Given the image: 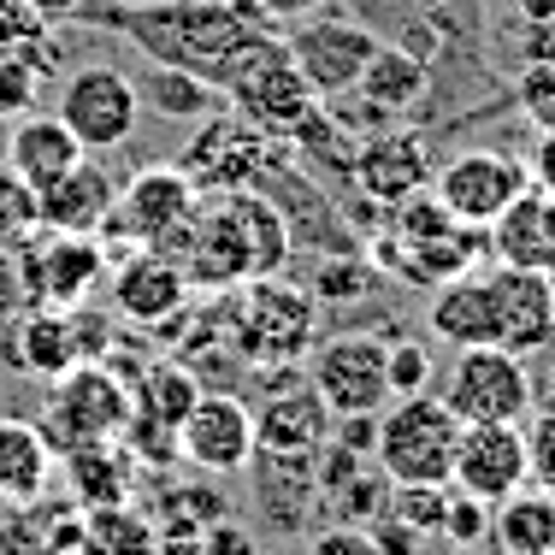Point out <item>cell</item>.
<instances>
[{"label": "cell", "instance_id": "3", "mask_svg": "<svg viewBox=\"0 0 555 555\" xmlns=\"http://www.w3.org/2000/svg\"><path fill=\"white\" fill-rule=\"evenodd\" d=\"M224 332L248 366H289L320 343V301H313V289L284 284L278 272L255 278L224 301Z\"/></svg>", "mask_w": 555, "mask_h": 555}, {"label": "cell", "instance_id": "2", "mask_svg": "<svg viewBox=\"0 0 555 555\" xmlns=\"http://www.w3.org/2000/svg\"><path fill=\"white\" fill-rule=\"evenodd\" d=\"M289 243H296V231L267 190H219L202 195V207H195L178 267L190 289H243L284 267Z\"/></svg>", "mask_w": 555, "mask_h": 555}, {"label": "cell", "instance_id": "15", "mask_svg": "<svg viewBox=\"0 0 555 555\" xmlns=\"http://www.w3.org/2000/svg\"><path fill=\"white\" fill-rule=\"evenodd\" d=\"M178 455L190 467L214 473V479L243 473L255 461V414H248V402L231 390H202L178 426Z\"/></svg>", "mask_w": 555, "mask_h": 555}, {"label": "cell", "instance_id": "42", "mask_svg": "<svg viewBox=\"0 0 555 555\" xmlns=\"http://www.w3.org/2000/svg\"><path fill=\"white\" fill-rule=\"evenodd\" d=\"M202 555H255V538H248L243 526H231V520H214L202 532Z\"/></svg>", "mask_w": 555, "mask_h": 555}, {"label": "cell", "instance_id": "28", "mask_svg": "<svg viewBox=\"0 0 555 555\" xmlns=\"http://www.w3.org/2000/svg\"><path fill=\"white\" fill-rule=\"evenodd\" d=\"M195 396H202V385H195L190 366H183V361H154L149 373L137 378V390H130V414L160 420V426L178 431L183 414L195 408Z\"/></svg>", "mask_w": 555, "mask_h": 555}, {"label": "cell", "instance_id": "41", "mask_svg": "<svg viewBox=\"0 0 555 555\" xmlns=\"http://www.w3.org/2000/svg\"><path fill=\"white\" fill-rule=\"evenodd\" d=\"M520 60H526V65H555V18H526V30H520Z\"/></svg>", "mask_w": 555, "mask_h": 555}, {"label": "cell", "instance_id": "37", "mask_svg": "<svg viewBox=\"0 0 555 555\" xmlns=\"http://www.w3.org/2000/svg\"><path fill=\"white\" fill-rule=\"evenodd\" d=\"M30 313V284H24V255L18 243L0 248V320H18Z\"/></svg>", "mask_w": 555, "mask_h": 555}, {"label": "cell", "instance_id": "6", "mask_svg": "<svg viewBox=\"0 0 555 555\" xmlns=\"http://www.w3.org/2000/svg\"><path fill=\"white\" fill-rule=\"evenodd\" d=\"M532 366L526 354L479 343V349H455L443 373V408L461 426H520L532 414Z\"/></svg>", "mask_w": 555, "mask_h": 555}, {"label": "cell", "instance_id": "24", "mask_svg": "<svg viewBox=\"0 0 555 555\" xmlns=\"http://www.w3.org/2000/svg\"><path fill=\"white\" fill-rule=\"evenodd\" d=\"M354 95H361L373 113H390V118L414 113L420 101L431 95V60L420 54V48H396V42H385V48L373 54V65L361 72Z\"/></svg>", "mask_w": 555, "mask_h": 555}, {"label": "cell", "instance_id": "46", "mask_svg": "<svg viewBox=\"0 0 555 555\" xmlns=\"http://www.w3.org/2000/svg\"><path fill=\"white\" fill-rule=\"evenodd\" d=\"M520 18H555V0H514Z\"/></svg>", "mask_w": 555, "mask_h": 555}, {"label": "cell", "instance_id": "48", "mask_svg": "<svg viewBox=\"0 0 555 555\" xmlns=\"http://www.w3.org/2000/svg\"><path fill=\"white\" fill-rule=\"evenodd\" d=\"M0 7H7V0H0Z\"/></svg>", "mask_w": 555, "mask_h": 555}, {"label": "cell", "instance_id": "39", "mask_svg": "<svg viewBox=\"0 0 555 555\" xmlns=\"http://www.w3.org/2000/svg\"><path fill=\"white\" fill-rule=\"evenodd\" d=\"M308 555H385V550L373 544L366 526H325V532L308 544Z\"/></svg>", "mask_w": 555, "mask_h": 555}, {"label": "cell", "instance_id": "25", "mask_svg": "<svg viewBox=\"0 0 555 555\" xmlns=\"http://www.w3.org/2000/svg\"><path fill=\"white\" fill-rule=\"evenodd\" d=\"M426 325L449 349H479V343H491V289H485V278L461 272L449 284H438V296L426 308Z\"/></svg>", "mask_w": 555, "mask_h": 555}, {"label": "cell", "instance_id": "47", "mask_svg": "<svg viewBox=\"0 0 555 555\" xmlns=\"http://www.w3.org/2000/svg\"><path fill=\"white\" fill-rule=\"evenodd\" d=\"M431 7H443V12H479L485 0H431Z\"/></svg>", "mask_w": 555, "mask_h": 555}, {"label": "cell", "instance_id": "8", "mask_svg": "<svg viewBox=\"0 0 555 555\" xmlns=\"http://www.w3.org/2000/svg\"><path fill=\"white\" fill-rule=\"evenodd\" d=\"M308 385L337 420L378 414L390 402V343L373 332H332L308 349Z\"/></svg>", "mask_w": 555, "mask_h": 555}, {"label": "cell", "instance_id": "29", "mask_svg": "<svg viewBox=\"0 0 555 555\" xmlns=\"http://www.w3.org/2000/svg\"><path fill=\"white\" fill-rule=\"evenodd\" d=\"M502 520H496V538L508 555H550L555 550V496L544 491H514L508 502H496Z\"/></svg>", "mask_w": 555, "mask_h": 555}, {"label": "cell", "instance_id": "10", "mask_svg": "<svg viewBox=\"0 0 555 555\" xmlns=\"http://www.w3.org/2000/svg\"><path fill=\"white\" fill-rule=\"evenodd\" d=\"M130 420V390L118 385V378L107 373V366L95 361H77L65 378H54V402H48V443L60 449H83V443H107L125 431Z\"/></svg>", "mask_w": 555, "mask_h": 555}, {"label": "cell", "instance_id": "12", "mask_svg": "<svg viewBox=\"0 0 555 555\" xmlns=\"http://www.w3.org/2000/svg\"><path fill=\"white\" fill-rule=\"evenodd\" d=\"M526 160L508 149H467L455 154V160H443L438 171H431V195L455 214L461 224H491L508 214V202L526 190Z\"/></svg>", "mask_w": 555, "mask_h": 555}, {"label": "cell", "instance_id": "38", "mask_svg": "<svg viewBox=\"0 0 555 555\" xmlns=\"http://www.w3.org/2000/svg\"><path fill=\"white\" fill-rule=\"evenodd\" d=\"M443 538H455V544H479L485 538V502L449 491V514H443Z\"/></svg>", "mask_w": 555, "mask_h": 555}, {"label": "cell", "instance_id": "40", "mask_svg": "<svg viewBox=\"0 0 555 555\" xmlns=\"http://www.w3.org/2000/svg\"><path fill=\"white\" fill-rule=\"evenodd\" d=\"M366 532H373V544L385 550V555H420V532H414V526H402L396 514H378Z\"/></svg>", "mask_w": 555, "mask_h": 555}, {"label": "cell", "instance_id": "32", "mask_svg": "<svg viewBox=\"0 0 555 555\" xmlns=\"http://www.w3.org/2000/svg\"><path fill=\"white\" fill-rule=\"evenodd\" d=\"M385 514H396L402 526H414L420 538L443 532V514H449V485H396Z\"/></svg>", "mask_w": 555, "mask_h": 555}, {"label": "cell", "instance_id": "26", "mask_svg": "<svg viewBox=\"0 0 555 555\" xmlns=\"http://www.w3.org/2000/svg\"><path fill=\"white\" fill-rule=\"evenodd\" d=\"M12 361L24 373L42 378H65L77 366V337H72V313L65 308H30L12 325Z\"/></svg>", "mask_w": 555, "mask_h": 555}, {"label": "cell", "instance_id": "4", "mask_svg": "<svg viewBox=\"0 0 555 555\" xmlns=\"http://www.w3.org/2000/svg\"><path fill=\"white\" fill-rule=\"evenodd\" d=\"M219 95L231 101L236 118H248V125H255L260 137H272V142L296 137V130L320 113V95H313L308 77L296 72V60H289V48H284L278 30L255 36V42L236 54V65L219 83Z\"/></svg>", "mask_w": 555, "mask_h": 555}, {"label": "cell", "instance_id": "20", "mask_svg": "<svg viewBox=\"0 0 555 555\" xmlns=\"http://www.w3.org/2000/svg\"><path fill=\"white\" fill-rule=\"evenodd\" d=\"M118 207V178L101 166V154H83L54 190H42V231L95 236Z\"/></svg>", "mask_w": 555, "mask_h": 555}, {"label": "cell", "instance_id": "18", "mask_svg": "<svg viewBox=\"0 0 555 555\" xmlns=\"http://www.w3.org/2000/svg\"><path fill=\"white\" fill-rule=\"evenodd\" d=\"M190 301H195L190 278H183V267L171 255H160V248H130L113 267V313L130 325H166V320H178Z\"/></svg>", "mask_w": 555, "mask_h": 555}, {"label": "cell", "instance_id": "30", "mask_svg": "<svg viewBox=\"0 0 555 555\" xmlns=\"http://www.w3.org/2000/svg\"><path fill=\"white\" fill-rule=\"evenodd\" d=\"M137 89H142V107H154L166 118H207V113H219V101H224L214 83H202V77H190V72H171V65H154Z\"/></svg>", "mask_w": 555, "mask_h": 555}, {"label": "cell", "instance_id": "1", "mask_svg": "<svg viewBox=\"0 0 555 555\" xmlns=\"http://www.w3.org/2000/svg\"><path fill=\"white\" fill-rule=\"evenodd\" d=\"M77 18H95L107 30L130 36L154 65H171V72H190L202 83H224V72L236 65L255 36L278 30L255 0H118L113 12H77Z\"/></svg>", "mask_w": 555, "mask_h": 555}, {"label": "cell", "instance_id": "36", "mask_svg": "<svg viewBox=\"0 0 555 555\" xmlns=\"http://www.w3.org/2000/svg\"><path fill=\"white\" fill-rule=\"evenodd\" d=\"M366 284H373V272H366L361 260H325L320 284H313V301H354Z\"/></svg>", "mask_w": 555, "mask_h": 555}, {"label": "cell", "instance_id": "45", "mask_svg": "<svg viewBox=\"0 0 555 555\" xmlns=\"http://www.w3.org/2000/svg\"><path fill=\"white\" fill-rule=\"evenodd\" d=\"M18 7H30L42 24H65V18H77V12L89 7V0H18Z\"/></svg>", "mask_w": 555, "mask_h": 555}, {"label": "cell", "instance_id": "19", "mask_svg": "<svg viewBox=\"0 0 555 555\" xmlns=\"http://www.w3.org/2000/svg\"><path fill=\"white\" fill-rule=\"evenodd\" d=\"M349 178L366 202L396 207V202H408V195L431 190V149L414 130H378V137H366L361 149H354Z\"/></svg>", "mask_w": 555, "mask_h": 555}, {"label": "cell", "instance_id": "44", "mask_svg": "<svg viewBox=\"0 0 555 555\" xmlns=\"http://www.w3.org/2000/svg\"><path fill=\"white\" fill-rule=\"evenodd\" d=\"M260 12H267L272 24H296V18H313V12H325L332 0H255Z\"/></svg>", "mask_w": 555, "mask_h": 555}, {"label": "cell", "instance_id": "31", "mask_svg": "<svg viewBox=\"0 0 555 555\" xmlns=\"http://www.w3.org/2000/svg\"><path fill=\"white\" fill-rule=\"evenodd\" d=\"M36 224H42V195H36L12 166H0V248L24 243Z\"/></svg>", "mask_w": 555, "mask_h": 555}, {"label": "cell", "instance_id": "27", "mask_svg": "<svg viewBox=\"0 0 555 555\" xmlns=\"http://www.w3.org/2000/svg\"><path fill=\"white\" fill-rule=\"evenodd\" d=\"M65 473L77 485V502L83 508H118L137 485V461L125 455L113 438L107 443H83V449H65Z\"/></svg>", "mask_w": 555, "mask_h": 555}, {"label": "cell", "instance_id": "33", "mask_svg": "<svg viewBox=\"0 0 555 555\" xmlns=\"http://www.w3.org/2000/svg\"><path fill=\"white\" fill-rule=\"evenodd\" d=\"M514 107L532 130H550L555 125V65H526L520 83H514Z\"/></svg>", "mask_w": 555, "mask_h": 555}, {"label": "cell", "instance_id": "11", "mask_svg": "<svg viewBox=\"0 0 555 555\" xmlns=\"http://www.w3.org/2000/svg\"><path fill=\"white\" fill-rule=\"evenodd\" d=\"M267 171H272V137H260V130L236 113H207L202 130L183 142V178L202 195L260 190Z\"/></svg>", "mask_w": 555, "mask_h": 555}, {"label": "cell", "instance_id": "17", "mask_svg": "<svg viewBox=\"0 0 555 555\" xmlns=\"http://www.w3.org/2000/svg\"><path fill=\"white\" fill-rule=\"evenodd\" d=\"M248 414H255V455H284V461L325 455L332 426H337V414L320 402L313 385H278Z\"/></svg>", "mask_w": 555, "mask_h": 555}, {"label": "cell", "instance_id": "16", "mask_svg": "<svg viewBox=\"0 0 555 555\" xmlns=\"http://www.w3.org/2000/svg\"><path fill=\"white\" fill-rule=\"evenodd\" d=\"M485 289H491V343L496 349L538 354L555 343V278L496 267V272H485Z\"/></svg>", "mask_w": 555, "mask_h": 555}, {"label": "cell", "instance_id": "7", "mask_svg": "<svg viewBox=\"0 0 555 555\" xmlns=\"http://www.w3.org/2000/svg\"><path fill=\"white\" fill-rule=\"evenodd\" d=\"M289 60H296V72L308 77V89L320 101H343L354 95V83H361V72L373 65V54L385 48V36L366 30L361 18H343V12H313V18H296L284 36Z\"/></svg>", "mask_w": 555, "mask_h": 555}, {"label": "cell", "instance_id": "5", "mask_svg": "<svg viewBox=\"0 0 555 555\" xmlns=\"http://www.w3.org/2000/svg\"><path fill=\"white\" fill-rule=\"evenodd\" d=\"M455 443H461V420L443 408V396L414 390V396H390L378 408L373 461L390 485H449Z\"/></svg>", "mask_w": 555, "mask_h": 555}, {"label": "cell", "instance_id": "23", "mask_svg": "<svg viewBox=\"0 0 555 555\" xmlns=\"http://www.w3.org/2000/svg\"><path fill=\"white\" fill-rule=\"evenodd\" d=\"M60 449L48 443V431L36 420H0V502L24 508V502H42L54 485Z\"/></svg>", "mask_w": 555, "mask_h": 555}, {"label": "cell", "instance_id": "43", "mask_svg": "<svg viewBox=\"0 0 555 555\" xmlns=\"http://www.w3.org/2000/svg\"><path fill=\"white\" fill-rule=\"evenodd\" d=\"M526 178H532L538 190H550V195H555V125H550V130H538L532 154H526Z\"/></svg>", "mask_w": 555, "mask_h": 555}, {"label": "cell", "instance_id": "22", "mask_svg": "<svg viewBox=\"0 0 555 555\" xmlns=\"http://www.w3.org/2000/svg\"><path fill=\"white\" fill-rule=\"evenodd\" d=\"M77 160H83V142H77L54 113H24L18 125L7 130V166L18 171L36 195L54 190Z\"/></svg>", "mask_w": 555, "mask_h": 555}, {"label": "cell", "instance_id": "21", "mask_svg": "<svg viewBox=\"0 0 555 555\" xmlns=\"http://www.w3.org/2000/svg\"><path fill=\"white\" fill-rule=\"evenodd\" d=\"M491 255L502 260V267L555 278V195L550 190L526 183V190L514 195L508 214L491 224Z\"/></svg>", "mask_w": 555, "mask_h": 555}, {"label": "cell", "instance_id": "35", "mask_svg": "<svg viewBox=\"0 0 555 555\" xmlns=\"http://www.w3.org/2000/svg\"><path fill=\"white\" fill-rule=\"evenodd\" d=\"M431 349L426 343H390V396H414V390H426L431 385Z\"/></svg>", "mask_w": 555, "mask_h": 555}, {"label": "cell", "instance_id": "34", "mask_svg": "<svg viewBox=\"0 0 555 555\" xmlns=\"http://www.w3.org/2000/svg\"><path fill=\"white\" fill-rule=\"evenodd\" d=\"M42 83H48V77L36 72L30 60L0 54V118H24L36 107V95H42Z\"/></svg>", "mask_w": 555, "mask_h": 555}, {"label": "cell", "instance_id": "9", "mask_svg": "<svg viewBox=\"0 0 555 555\" xmlns=\"http://www.w3.org/2000/svg\"><path fill=\"white\" fill-rule=\"evenodd\" d=\"M54 118L83 142V154H113L142 125V89L118 65H77L60 83Z\"/></svg>", "mask_w": 555, "mask_h": 555}, {"label": "cell", "instance_id": "14", "mask_svg": "<svg viewBox=\"0 0 555 555\" xmlns=\"http://www.w3.org/2000/svg\"><path fill=\"white\" fill-rule=\"evenodd\" d=\"M526 479H532V438L520 426H461L449 491L496 508L514 491H526Z\"/></svg>", "mask_w": 555, "mask_h": 555}, {"label": "cell", "instance_id": "13", "mask_svg": "<svg viewBox=\"0 0 555 555\" xmlns=\"http://www.w3.org/2000/svg\"><path fill=\"white\" fill-rule=\"evenodd\" d=\"M24 255V284H30V308H83V296L107 278V248L95 236H65L36 224L18 243Z\"/></svg>", "mask_w": 555, "mask_h": 555}]
</instances>
